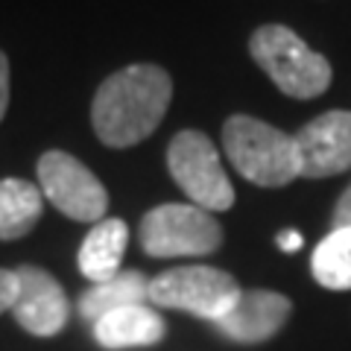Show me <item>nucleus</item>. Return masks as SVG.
Returning a JSON list of instances; mask_svg holds the SVG:
<instances>
[{
    "mask_svg": "<svg viewBox=\"0 0 351 351\" xmlns=\"http://www.w3.org/2000/svg\"><path fill=\"white\" fill-rule=\"evenodd\" d=\"M173 100L170 73L149 62H138L106 76L91 103V126L100 144L126 149L147 141L161 126Z\"/></svg>",
    "mask_w": 351,
    "mask_h": 351,
    "instance_id": "nucleus-1",
    "label": "nucleus"
},
{
    "mask_svg": "<svg viewBox=\"0 0 351 351\" xmlns=\"http://www.w3.org/2000/svg\"><path fill=\"white\" fill-rule=\"evenodd\" d=\"M223 149L232 167L258 188H284L302 179L295 138L258 117H228L223 123Z\"/></svg>",
    "mask_w": 351,
    "mask_h": 351,
    "instance_id": "nucleus-2",
    "label": "nucleus"
},
{
    "mask_svg": "<svg viewBox=\"0 0 351 351\" xmlns=\"http://www.w3.org/2000/svg\"><path fill=\"white\" fill-rule=\"evenodd\" d=\"M255 64L293 100H313L331 88V64L322 53L311 50L302 36L284 24L258 27L249 38Z\"/></svg>",
    "mask_w": 351,
    "mask_h": 351,
    "instance_id": "nucleus-3",
    "label": "nucleus"
},
{
    "mask_svg": "<svg viewBox=\"0 0 351 351\" xmlns=\"http://www.w3.org/2000/svg\"><path fill=\"white\" fill-rule=\"evenodd\" d=\"M138 237L149 258H199L223 246V226L196 205L167 202L144 214Z\"/></svg>",
    "mask_w": 351,
    "mask_h": 351,
    "instance_id": "nucleus-4",
    "label": "nucleus"
},
{
    "mask_svg": "<svg viewBox=\"0 0 351 351\" xmlns=\"http://www.w3.org/2000/svg\"><path fill=\"white\" fill-rule=\"evenodd\" d=\"M167 170L191 205L202 211H228L234 205V188L219 161L211 138L196 129H182L167 147Z\"/></svg>",
    "mask_w": 351,
    "mask_h": 351,
    "instance_id": "nucleus-5",
    "label": "nucleus"
},
{
    "mask_svg": "<svg viewBox=\"0 0 351 351\" xmlns=\"http://www.w3.org/2000/svg\"><path fill=\"white\" fill-rule=\"evenodd\" d=\"M232 272L217 267H173L149 281V302L167 311H184L199 319L219 322L240 299Z\"/></svg>",
    "mask_w": 351,
    "mask_h": 351,
    "instance_id": "nucleus-6",
    "label": "nucleus"
},
{
    "mask_svg": "<svg viewBox=\"0 0 351 351\" xmlns=\"http://www.w3.org/2000/svg\"><path fill=\"white\" fill-rule=\"evenodd\" d=\"M38 188L59 214L76 223H100L108 211V191L80 158L62 149H47L36 164Z\"/></svg>",
    "mask_w": 351,
    "mask_h": 351,
    "instance_id": "nucleus-7",
    "label": "nucleus"
},
{
    "mask_svg": "<svg viewBox=\"0 0 351 351\" xmlns=\"http://www.w3.org/2000/svg\"><path fill=\"white\" fill-rule=\"evenodd\" d=\"M293 138L302 179H331L351 167V112H325Z\"/></svg>",
    "mask_w": 351,
    "mask_h": 351,
    "instance_id": "nucleus-8",
    "label": "nucleus"
},
{
    "mask_svg": "<svg viewBox=\"0 0 351 351\" xmlns=\"http://www.w3.org/2000/svg\"><path fill=\"white\" fill-rule=\"evenodd\" d=\"M18 299L12 304L15 322L32 337H56L64 331L71 316V304L64 287L47 269L24 263L18 267Z\"/></svg>",
    "mask_w": 351,
    "mask_h": 351,
    "instance_id": "nucleus-9",
    "label": "nucleus"
},
{
    "mask_svg": "<svg viewBox=\"0 0 351 351\" xmlns=\"http://www.w3.org/2000/svg\"><path fill=\"white\" fill-rule=\"evenodd\" d=\"M293 316V302L276 290H243L234 307L223 319L214 322L217 331L243 346L269 343L284 331Z\"/></svg>",
    "mask_w": 351,
    "mask_h": 351,
    "instance_id": "nucleus-10",
    "label": "nucleus"
},
{
    "mask_svg": "<svg viewBox=\"0 0 351 351\" xmlns=\"http://www.w3.org/2000/svg\"><path fill=\"white\" fill-rule=\"evenodd\" d=\"M167 334L161 313L156 307L147 304H135V307H123L103 316L100 322H94V339L108 351H120V348H147L156 346Z\"/></svg>",
    "mask_w": 351,
    "mask_h": 351,
    "instance_id": "nucleus-11",
    "label": "nucleus"
},
{
    "mask_svg": "<svg viewBox=\"0 0 351 351\" xmlns=\"http://www.w3.org/2000/svg\"><path fill=\"white\" fill-rule=\"evenodd\" d=\"M129 246V226L117 217L100 219L97 226H91V232L85 234L80 246V272L91 284L112 281L120 272V261Z\"/></svg>",
    "mask_w": 351,
    "mask_h": 351,
    "instance_id": "nucleus-12",
    "label": "nucleus"
},
{
    "mask_svg": "<svg viewBox=\"0 0 351 351\" xmlns=\"http://www.w3.org/2000/svg\"><path fill=\"white\" fill-rule=\"evenodd\" d=\"M144 302H149V278L138 269H123L112 281L94 284L91 290H85L80 295V313L88 322H100L108 313Z\"/></svg>",
    "mask_w": 351,
    "mask_h": 351,
    "instance_id": "nucleus-13",
    "label": "nucleus"
},
{
    "mask_svg": "<svg viewBox=\"0 0 351 351\" xmlns=\"http://www.w3.org/2000/svg\"><path fill=\"white\" fill-rule=\"evenodd\" d=\"M44 211V193L27 179H0V240L29 234Z\"/></svg>",
    "mask_w": 351,
    "mask_h": 351,
    "instance_id": "nucleus-14",
    "label": "nucleus"
},
{
    "mask_svg": "<svg viewBox=\"0 0 351 351\" xmlns=\"http://www.w3.org/2000/svg\"><path fill=\"white\" fill-rule=\"evenodd\" d=\"M311 272L325 290H351V228H331L313 249Z\"/></svg>",
    "mask_w": 351,
    "mask_h": 351,
    "instance_id": "nucleus-15",
    "label": "nucleus"
},
{
    "mask_svg": "<svg viewBox=\"0 0 351 351\" xmlns=\"http://www.w3.org/2000/svg\"><path fill=\"white\" fill-rule=\"evenodd\" d=\"M15 299H18V272L0 269V313L12 311Z\"/></svg>",
    "mask_w": 351,
    "mask_h": 351,
    "instance_id": "nucleus-16",
    "label": "nucleus"
},
{
    "mask_svg": "<svg viewBox=\"0 0 351 351\" xmlns=\"http://www.w3.org/2000/svg\"><path fill=\"white\" fill-rule=\"evenodd\" d=\"M331 226H334V228H351V184L343 191V196H339L337 205H334Z\"/></svg>",
    "mask_w": 351,
    "mask_h": 351,
    "instance_id": "nucleus-17",
    "label": "nucleus"
},
{
    "mask_svg": "<svg viewBox=\"0 0 351 351\" xmlns=\"http://www.w3.org/2000/svg\"><path fill=\"white\" fill-rule=\"evenodd\" d=\"M6 108H9V59L0 50V120L6 117Z\"/></svg>",
    "mask_w": 351,
    "mask_h": 351,
    "instance_id": "nucleus-18",
    "label": "nucleus"
},
{
    "mask_svg": "<svg viewBox=\"0 0 351 351\" xmlns=\"http://www.w3.org/2000/svg\"><path fill=\"white\" fill-rule=\"evenodd\" d=\"M302 246H304L302 232H293V228H287V232L278 234V249H284V252H299Z\"/></svg>",
    "mask_w": 351,
    "mask_h": 351,
    "instance_id": "nucleus-19",
    "label": "nucleus"
}]
</instances>
